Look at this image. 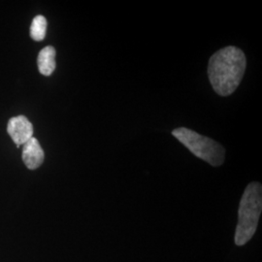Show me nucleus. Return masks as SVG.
<instances>
[{"instance_id": "obj_1", "label": "nucleus", "mask_w": 262, "mask_h": 262, "mask_svg": "<svg viewBox=\"0 0 262 262\" xmlns=\"http://www.w3.org/2000/svg\"><path fill=\"white\" fill-rule=\"evenodd\" d=\"M246 56L234 46L217 51L209 60L208 76L214 91L221 96L233 94L243 79Z\"/></svg>"}, {"instance_id": "obj_2", "label": "nucleus", "mask_w": 262, "mask_h": 262, "mask_svg": "<svg viewBox=\"0 0 262 262\" xmlns=\"http://www.w3.org/2000/svg\"><path fill=\"white\" fill-rule=\"evenodd\" d=\"M261 210V184L253 182L246 187L239 205L238 225L234 238L237 246H244L253 238L258 225Z\"/></svg>"}, {"instance_id": "obj_3", "label": "nucleus", "mask_w": 262, "mask_h": 262, "mask_svg": "<svg viewBox=\"0 0 262 262\" xmlns=\"http://www.w3.org/2000/svg\"><path fill=\"white\" fill-rule=\"evenodd\" d=\"M172 134L194 156L212 166H220L224 163L225 150L220 143L186 127L176 128Z\"/></svg>"}, {"instance_id": "obj_4", "label": "nucleus", "mask_w": 262, "mask_h": 262, "mask_svg": "<svg viewBox=\"0 0 262 262\" xmlns=\"http://www.w3.org/2000/svg\"><path fill=\"white\" fill-rule=\"evenodd\" d=\"M7 131L12 140L18 147L25 145L33 137V126L25 116L11 118L7 125Z\"/></svg>"}, {"instance_id": "obj_5", "label": "nucleus", "mask_w": 262, "mask_h": 262, "mask_svg": "<svg viewBox=\"0 0 262 262\" xmlns=\"http://www.w3.org/2000/svg\"><path fill=\"white\" fill-rule=\"evenodd\" d=\"M23 160L27 167L30 170H34L40 167L44 161V150L42 149L39 141L32 137L25 145H23Z\"/></svg>"}, {"instance_id": "obj_6", "label": "nucleus", "mask_w": 262, "mask_h": 262, "mask_svg": "<svg viewBox=\"0 0 262 262\" xmlns=\"http://www.w3.org/2000/svg\"><path fill=\"white\" fill-rule=\"evenodd\" d=\"M56 49L52 46L42 49L38 55L39 72L44 76H50L56 69Z\"/></svg>"}, {"instance_id": "obj_7", "label": "nucleus", "mask_w": 262, "mask_h": 262, "mask_svg": "<svg viewBox=\"0 0 262 262\" xmlns=\"http://www.w3.org/2000/svg\"><path fill=\"white\" fill-rule=\"evenodd\" d=\"M47 31V19L42 16H36L30 26V36L34 41H42L46 36Z\"/></svg>"}]
</instances>
